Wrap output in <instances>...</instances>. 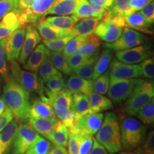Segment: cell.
Segmentation results:
<instances>
[{
  "instance_id": "17",
  "label": "cell",
  "mask_w": 154,
  "mask_h": 154,
  "mask_svg": "<svg viewBox=\"0 0 154 154\" xmlns=\"http://www.w3.org/2000/svg\"><path fill=\"white\" fill-rule=\"evenodd\" d=\"M49 54L50 51L44 45V44H38L29 56L24 64V69L29 72H38L42 62Z\"/></svg>"
},
{
  "instance_id": "31",
  "label": "cell",
  "mask_w": 154,
  "mask_h": 154,
  "mask_svg": "<svg viewBox=\"0 0 154 154\" xmlns=\"http://www.w3.org/2000/svg\"><path fill=\"white\" fill-rule=\"evenodd\" d=\"M99 57V53L98 51L94 53V54H92L91 57L88 58L85 62L83 63L82 66L75 69L72 72L76 76L81 77L82 79H92L94 72V69H95L96 61H97Z\"/></svg>"
},
{
  "instance_id": "8",
  "label": "cell",
  "mask_w": 154,
  "mask_h": 154,
  "mask_svg": "<svg viewBox=\"0 0 154 154\" xmlns=\"http://www.w3.org/2000/svg\"><path fill=\"white\" fill-rule=\"evenodd\" d=\"M104 114L102 113H89L79 117L69 132L75 134L94 136L103 122Z\"/></svg>"
},
{
  "instance_id": "42",
  "label": "cell",
  "mask_w": 154,
  "mask_h": 154,
  "mask_svg": "<svg viewBox=\"0 0 154 154\" xmlns=\"http://www.w3.org/2000/svg\"><path fill=\"white\" fill-rule=\"evenodd\" d=\"M73 15L79 19V21L83 19L93 17L91 5L88 0H77L76 7Z\"/></svg>"
},
{
  "instance_id": "29",
  "label": "cell",
  "mask_w": 154,
  "mask_h": 154,
  "mask_svg": "<svg viewBox=\"0 0 154 154\" xmlns=\"http://www.w3.org/2000/svg\"><path fill=\"white\" fill-rule=\"evenodd\" d=\"M53 111L54 112L55 116L61 122L66 126L67 128H71L76 124L79 117L73 111L72 109L59 106L55 104H51Z\"/></svg>"
},
{
  "instance_id": "45",
  "label": "cell",
  "mask_w": 154,
  "mask_h": 154,
  "mask_svg": "<svg viewBox=\"0 0 154 154\" xmlns=\"http://www.w3.org/2000/svg\"><path fill=\"white\" fill-rule=\"evenodd\" d=\"M86 37V35L76 36H74V38H72V39L66 44L64 49H63V54L66 57H70V56L74 54L76 49L84 43V41H85Z\"/></svg>"
},
{
  "instance_id": "47",
  "label": "cell",
  "mask_w": 154,
  "mask_h": 154,
  "mask_svg": "<svg viewBox=\"0 0 154 154\" xmlns=\"http://www.w3.org/2000/svg\"><path fill=\"white\" fill-rule=\"evenodd\" d=\"M142 71V76L153 79L154 78V59L153 57H149L141 61L140 65Z\"/></svg>"
},
{
  "instance_id": "61",
  "label": "cell",
  "mask_w": 154,
  "mask_h": 154,
  "mask_svg": "<svg viewBox=\"0 0 154 154\" xmlns=\"http://www.w3.org/2000/svg\"><path fill=\"white\" fill-rule=\"evenodd\" d=\"M3 79L2 77L1 74H0V92L2 91V83H3Z\"/></svg>"
},
{
  "instance_id": "41",
  "label": "cell",
  "mask_w": 154,
  "mask_h": 154,
  "mask_svg": "<svg viewBox=\"0 0 154 154\" xmlns=\"http://www.w3.org/2000/svg\"><path fill=\"white\" fill-rule=\"evenodd\" d=\"M44 84L46 85V88H44V93H58L66 88V82L62 75L54 76L47 80Z\"/></svg>"
},
{
  "instance_id": "40",
  "label": "cell",
  "mask_w": 154,
  "mask_h": 154,
  "mask_svg": "<svg viewBox=\"0 0 154 154\" xmlns=\"http://www.w3.org/2000/svg\"><path fill=\"white\" fill-rule=\"evenodd\" d=\"M57 1V0H33L29 9L34 14L42 18Z\"/></svg>"
},
{
  "instance_id": "36",
  "label": "cell",
  "mask_w": 154,
  "mask_h": 154,
  "mask_svg": "<svg viewBox=\"0 0 154 154\" xmlns=\"http://www.w3.org/2000/svg\"><path fill=\"white\" fill-rule=\"evenodd\" d=\"M107 13L111 16L126 17L132 14L129 0H115L111 8L106 9Z\"/></svg>"
},
{
  "instance_id": "22",
  "label": "cell",
  "mask_w": 154,
  "mask_h": 154,
  "mask_svg": "<svg viewBox=\"0 0 154 154\" xmlns=\"http://www.w3.org/2000/svg\"><path fill=\"white\" fill-rule=\"evenodd\" d=\"M77 0H57L44 14H52L56 16H68L74 14L76 7Z\"/></svg>"
},
{
  "instance_id": "19",
  "label": "cell",
  "mask_w": 154,
  "mask_h": 154,
  "mask_svg": "<svg viewBox=\"0 0 154 154\" xmlns=\"http://www.w3.org/2000/svg\"><path fill=\"white\" fill-rule=\"evenodd\" d=\"M58 121L59 119L57 117L51 119L29 117L28 119V124L38 134H40L44 138L47 139Z\"/></svg>"
},
{
  "instance_id": "43",
  "label": "cell",
  "mask_w": 154,
  "mask_h": 154,
  "mask_svg": "<svg viewBox=\"0 0 154 154\" xmlns=\"http://www.w3.org/2000/svg\"><path fill=\"white\" fill-rule=\"evenodd\" d=\"M136 154H154V133L153 131L148 134L144 141L135 149Z\"/></svg>"
},
{
  "instance_id": "15",
  "label": "cell",
  "mask_w": 154,
  "mask_h": 154,
  "mask_svg": "<svg viewBox=\"0 0 154 154\" xmlns=\"http://www.w3.org/2000/svg\"><path fill=\"white\" fill-rule=\"evenodd\" d=\"M33 25L44 41H53L70 35V31L62 30L51 26L46 22L44 17L34 22Z\"/></svg>"
},
{
  "instance_id": "28",
  "label": "cell",
  "mask_w": 154,
  "mask_h": 154,
  "mask_svg": "<svg viewBox=\"0 0 154 154\" xmlns=\"http://www.w3.org/2000/svg\"><path fill=\"white\" fill-rule=\"evenodd\" d=\"M101 44V39L95 34H88L86 35L85 41L76 49L74 54H75L83 55L94 54V53L97 52Z\"/></svg>"
},
{
  "instance_id": "46",
  "label": "cell",
  "mask_w": 154,
  "mask_h": 154,
  "mask_svg": "<svg viewBox=\"0 0 154 154\" xmlns=\"http://www.w3.org/2000/svg\"><path fill=\"white\" fill-rule=\"evenodd\" d=\"M79 135V154H87L91 151L94 143V138L89 135Z\"/></svg>"
},
{
  "instance_id": "52",
  "label": "cell",
  "mask_w": 154,
  "mask_h": 154,
  "mask_svg": "<svg viewBox=\"0 0 154 154\" xmlns=\"http://www.w3.org/2000/svg\"><path fill=\"white\" fill-rule=\"evenodd\" d=\"M139 12L143 15L147 22L151 24H153L154 22V2H152L149 4L143 9H140Z\"/></svg>"
},
{
  "instance_id": "34",
  "label": "cell",
  "mask_w": 154,
  "mask_h": 154,
  "mask_svg": "<svg viewBox=\"0 0 154 154\" xmlns=\"http://www.w3.org/2000/svg\"><path fill=\"white\" fill-rule=\"evenodd\" d=\"M38 73H39V81L42 84H44L47 80L54 76L62 75L61 73L59 72L54 66L51 58H50V54L47 56L42 62L38 69Z\"/></svg>"
},
{
  "instance_id": "10",
  "label": "cell",
  "mask_w": 154,
  "mask_h": 154,
  "mask_svg": "<svg viewBox=\"0 0 154 154\" xmlns=\"http://www.w3.org/2000/svg\"><path fill=\"white\" fill-rule=\"evenodd\" d=\"M38 134L29 124L22 123L18 126L13 140L11 154H24L37 137Z\"/></svg>"
},
{
  "instance_id": "55",
  "label": "cell",
  "mask_w": 154,
  "mask_h": 154,
  "mask_svg": "<svg viewBox=\"0 0 154 154\" xmlns=\"http://www.w3.org/2000/svg\"><path fill=\"white\" fill-rule=\"evenodd\" d=\"M87 154H109L106 150L104 149L103 146L99 143L97 140L96 139H94L93 146H92L91 151Z\"/></svg>"
},
{
  "instance_id": "38",
  "label": "cell",
  "mask_w": 154,
  "mask_h": 154,
  "mask_svg": "<svg viewBox=\"0 0 154 154\" xmlns=\"http://www.w3.org/2000/svg\"><path fill=\"white\" fill-rule=\"evenodd\" d=\"M109 84H110V74H109V71H106L95 80H93L91 91L103 95L107 94Z\"/></svg>"
},
{
  "instance_id": "1",
  "label": "cell",
  "mask_w": 154,
  "mask_h": 154,
  "mask_svg": "<svg viewBox=\"0 0 154 154\" xmlns=\"http://www.w3.org/2000/svg\"><path fill=\"white\" fill-rule=\"evenodd\" d=\"M2 99L6 107L17 121L21 122L28 121L30 117L29 93L14 79L9 78L4 85Z\"/></svg>"
},
{
  "instance_id": "5",
  "label": "cell",
  "mask_w": 154,
  "mask_h": 154,
  "mask_svg": "<svg viewBox=\"0 0 154 154\" xmlns=\"http://www.w3.org/2000/svg\"><path fill=\"white\" fill-rule=\"evenodd\" d=\"M9 69L12 75V79H14L19 85L22 86L29 93L35 92L42 99H48L44 94V89L42 86L43 84L40 82L36 72L22 70L16 60L9 61Z\"/></svg>"
},
{
  "instance_id": "30",
  "label": "cell",
  "mask_w": 154,
  "mask_h": 154,
  "mask_svg": "<svg viewBox=\"0 0 154 154\" xmlns=\"http://www.w3.org/2000/svg\"><path fill=\"white\" fill-rule=\"evenodd\" d=\"M51 104H55L59 106L71 109L72 102V93L68 88L55 94L44 93Z\"/></svg>"
},
{
  "instance_id": "49",
  "label": "cell",
  "mask_w": 154,
  "mask_h": 154,
  "mask_svg": "<svg viewBox=\"0 0 154 154\" xmlns=\"http://www.w3.org/2000/svg\"><path fill=\"white\" fill-rule=\"evenodd\" d=\"M19 0H0V20L3 17L18 7Z\"/></svg>"
},
{
  "instance_id": "58",
  "label": "cell",
  "mask_w": 154,
  "mask_h": 154,
  "mask_svg": "<svg viewBox=\"0 0 154 154\" xmlns=\"http://www.w3.org/2000/svg\"><path fill=\"white\" fill-rule=\"evenodd\" d=\"M33 0H19L18 7L19 9H25L29 8L31 4H32Z\"/></svg>"
},
{
  "instance_id": "24",
  "label": "cell",
  "mask_w": 154,
  "mask_h": 154,
  "mask_svg": "<svg viewBox=\"0 0 154 154\" xmlns=\"http://www.w3.org/2000/svg\"><path fill=\"white\" fill-rule=\"evenodd\" d=\"M93 80L85 79L76 75H72L67 80L66 86L74 94H84L88 95L91 91Z\"/></svg>"
},
{
  "instance_id": "59",
  "label": "cell",
  "mask_w": 154,
  "mask_h": 154,
  "mask_svg": "<svg viewBox=\"0 0 154 154\" xmlns=\"http://www.w3.org/2000/svg\"><path fill=\"white\" fill-rule=\"evenodd\" d=\"M6 109V105L4 102V100L0 97V115H2L4 113V111H5Z\"/></svg>"
},
{
  "instance_id": "39",
  "label": "cell",
  "mask_w": 154,
  "mask_h": 154,
  "mask_svg": "<svg viewBox=\"0 0 154 154\" xmlns=\"http://www.w3.org/2000/svg\"><path fill=\"white\" fill-rule=\"evenodd\" d=\"M50 58L54 66L59 72L66 75H70L72 74V72L67 63L66 57L62 53L57 52V51H50Z\"/></svg>"
},
{
  "instance_id": "44",
  "label": "cell",
  "mask_w": 154,
  "mask_h": 154,
  "mask_svg": "<svg viewBox=\"0 0 154 154\" xmlns=\"http://www.w3.org/2000/svg\"><path fill=\"white\" fill-rule=\"evenodd\" d=\"M74 38L72 35H69L65 37L57 38V39L53 40V41H44V45L51 51H57V52H61L64 49L66 44Z\"/></svg>"
},
{
  "instance_id": "4",
  "label": "cell",
  "mask_w": 154,
  "mask_h": 154,
  "mask_svg": "<svg viewBox=\"0 0 154 154\" xmlns=\"http://www.w3.org/2000/svg\"><path fill=\"white\" fill-rule=\"evenodd\" d=\"M154 84L153 81L143 82L134 89L126 101L124 111L127 116H135L140 108L147 104L153 99Z\"/></svg>"
},
{
  "instance_id": "37",
  "label": "cell",
  "mask_w": 154,
  "mask_h": 154,
  "mask_svg": "<svg viewBox=\"0 0 154 154\" xmlns=\"http://www.w3.org/2000/svg\"><path fill=\"white\" fill-rule=\"evenodd\" d=\"M135 116L143 124L153 125L154 123V99H153L147 104L140 108Z\"/></svg>"
},
{
  "instance_id": "51",
  "label": "cell",
  "mask_w": 154,
  "mask_h": 154,
  "mask_svg": "<svg viewBox=\"0 0 154 154\" xmlns=\"http://www.w3.org/2000/svg\"><path fill=\"white\" fill-rule=\"evenodd\" d=\"M0 74L5 82L9 79L8 69H7V63H6L5 51L1 45H0Z\"/></svg>"
},
{
  "instance_id": "32",
  "label": "cell",
  "mask_w": 154,
  "mask_h": 154,
  "mask_svg": "<svg viewBox=\"0 0 154 154\" xmlns=\"http://www.w3.org/2000/svg\"><path fill=\"white\" fill-rule=\"evenodd\" d=\"M71 109L79 117L89 113V99L88 95L84 94H74Z\"/></svg>"
},
{
  "instance_id": "3",
  "label": "cell",
  "mask_w": 154,
  "mask_h": 154,
  "mask_svg": "<svg viewBox=\"0 0 154 154\" xmlns=\"http://www.w3.org/2000/svg\"><path fill=\"white\" fill-rule=\"evenodd\" d=\"M121 144L125 149L131 151L145 140L147 128L137 119L127 117L121 121Z\"/></svg>"
},
{
  "instance_id": "35",
  "label": "cell",
  "mask_w": 154,
  "mask_h": 154,
  "mask_svg": "<svg viewBox=\"0 0 154 154\" xmlns=\"http://www.w3.org/2000/svg\"><path fill=\"white\" fill-rule=\"evenodd\" d=\"M51 146V143L49 140L38 135L24 154H48Z\"/></svg>"
},
{
  "instance_id": "25",
  "label": "cell",
  "mask_w": 154,
  "mask_h": 154,
  "mask_svg": "<svg viewBox=\"0 0 154 154\" xmlns=\"http://www.w3.org/2000/svg\"><path fill=\"white\" fill-rule=\"evenodd\" d=\"M99 22L100 19L95 17H88L81 19L80 22L76 23L70 30V35L74 37L76 36H85L93 34Z\"/></svg>"
},
{
  "instance_id": "26",
  "label": "cell",
  "mask_w": 154,
  "mask_h": 154,
  "mask_svg": "<svg viewBox=\"0 0 154 154\" xmlns=\"http://www.w3.org/2000/svg\"><path fill=\"white\" fill-rule=\"evenodd\" d=\"M68 128L59 120L55 124L47 140H49L51 143L55 144V145L62 146L66 147L67 146V142H68Z\"/></svg>"
},
{
  "instance_id": "33",
  "label": "cell",
  "mask_w": 154,
  "mask_h": 154,
  "mask_svg": "<svg viewBox=\"0 0 154 154\" xmlns=\"http://www.w3.org/2000/svg\"><path fill=\"white\" fill-rule=\"evenodd\" d=\"M113 58L112 50L106 48L96 61L92 80H95L107 70Z\"/></svg>"
},
{
  "instance_id": "60",
  "label": "cell",
  "mask_w": 154,
  "mask_h": 154,
  "mask_svg": "<svg viewBox=\"0 0 154 154\" xmlns=\"http://www.w3.org/2000/svg\"><path fill=\"white\" fill-rule=\"evenodd\" d=\"M116 154H136L134 152H131V151H119V153H117Z\"/></svg>"
},
{
  "instance_id": "56",
  "label": "cell",
  "mask_w": 154,
  "mask_h": 154,
  "mask_svg": "<svg viewBox=\"0 0 154 154\" xmlns=\"http://www.w3.org/2000/svg\"><path fill=\"white\" fill-rule=\"evenodd\" d=\"M90 5L101 6L106 9L111 8L115 0H88Z\"/></svg>"
},
{
  "instance_id": "11",
  "label": "cell",
  "mask_w": 154,
  "mask_h": 154,
  "mask_svg": "<svg viewBox=\"0 0 154 154\" xmlns=\"http://www.w3.org/2000/svg\"><path fill=\"white\" fill-rule=\"evenodd\" d=\"M115 55L117 60L121 62L135 64L151 57L153 55V52L149 45L143 44L131 49L116 51Z\"/></svg>"
},
{
  "instance_id": "7",
  "label": "cell",
  "mask_w": 154,
  "mask_h": 154,
  "mask_svg": "<svg viewBox=\"0 0 154 154\" xmlns=\"http://www.w3.org/2000/svg\"><path fill=\"white\" fill-rule=\"evenodd\" d=\"M147 39L148 38L141 32L124 27L122 34L116 41L105 44L104 47L116 51H122L145 44Z\"/></svg>"
},
{
  "instance_id": "48",
  "label": "cell",
  "mask_w": 154,
  "mask_h": 154,
  "mask_svg": "<svg viewBox=\"0 0 154 154\" xmlns=\"http://www.w3.org/2000/svg\"><path fill=\"white\" fill-rule=\"evenodd\" d=\"M91 55H83V54H73L70 57H66V61L69 66L70 67L72 72L79 68L84 63Z\"/></svg>"
},
{
  "instance_id": "16",
  "label": "cell",
  "mask_w": 154,
  "mask_h": 154,
  "mask_svg": "<svg viewBox=\"0 0 154 154\" xmlns=\"http://www.w3.org/2000/svg\"><path fill=\"white\" fill-rule=\"evenodd\" d=\"M29 116L32 118L42 119H51L56 117L49 100L42 98H36L31 102Z\"/></svg>"
},
{
  "instance_id": "18",
  "label": "cell",
  "mask_w": 154,
  "mask_h": 154,
  "mask_svg": "<svg viewBox=\"0 0 154 154\" xmlns=\"http://www.w3.org/2000/svg\"><path fill=\"white\" fill-rule=\"evenodd\" d=\"M18 121L12 120L0 131V154H10Z\"/></svg>"
},
{
  "instance_id": "13",
  "label": "cell",
  "mask_w": 154,
  "mask_h": 154,
  "mask_svg": "<svg viewBox=\"0 0 154 154\" xmlns=\"http://www.w3.org/2000/svg\"><path fill=\"white\" fill-rule=\"evenodd\" d=\"M42 41V37L32 24L27 25L22 50L18 58L19 62L24 65L30 54Z\"/></svg>"
},
{
  "instance_id": "9",
  "label": "cell",
  "mask_w": 154,
  "mask_h": 154,
  "mask_svg": "<svg viewBox=\"0 0 154 154\" xmlns=\"http://www.w3.org/2000/svg\"><path fill=\"white\" fill-rule=\"evenodd\" d=\"M26 28L20 27L8 36L0 41L5 51V57L8 61L18 60L24 42Z\"/></svg>"
},
{
  "instance_id": "54",
  "label": "cell",
  "mask_w": 154,
  "mask_h": 154,
  "mask_svg": "<svg viewBox=\"0 0 154 154\" xmlns=\"http://www.w3.org/2000/svg\"><path fill=\"white\" fill-rule=\"evenodd\" d=\"M13 120V115L11 111L6 107L5 111L2 115H0V131L6 126H7Z\"/></svg>"
},
{
  "instance_id": "27",
  "label": "cell",
  "mask_w": 154,
  "mask_h": 154,
  "mask_svg": "<svg viewBox=\"0 0 154 154\" xmlns=\"http://www.w3.org/2000/svg\"><path fill=\"white\" fill-rule=\"evenodd\" d=\"M44 19L50 25L56 28L60 29L62 30L70 31L74 27V25L79 22V19L76 18L74 15L72 16H52L44 17Z\"/></svg>"
},
{
  "instance_id": "14",
  "label": "cell",
  "mask_w": 154,
  "mask_h": 154,
  "mask_svg": "<svg viewBox=\"0 0 154 154\" xmlns=\"http://www.w3.org/2000/svg\"><path fill=\"white\" fill-rule=\"evenodd\" d=\"M123 29L114 23L106 20H100L94 34L106 43H112L120 37Z\"/></svg>"
},
{
  "instance_id": "23",
  "label": "cell",
  "mask_w": 154,
  "mask_h": 154,
  "mask_svg": "<svg viewBox=\"0 0 154 154\" xmlns=\"http://www.w3.org/2000/svg\"><path fill=\"white\" fill-rule=\"evenodd\" d=\"M89 99V113H101L113 108V103L101 94L91 91L88 94Z\"/></svg>"
},
{
  "instance_id": "21",
  "label": "cell",
  "mask_w": 154,
  "mask_h": 154,
  "mask_svg": "<svg viewBox=\"0 0 154 154\" xmlns=\"http://www.w3.org/2000/svg\"><path fill=\"white\" fill-rule=\"evenodd\" d=\"M20 28L16 9L9 11L0 20V41Z\"/></svg>"
},
{
  "instance_id": "57",
  "label": "cell",
  "mask_w": 154,
  "mask_h": 154,
  "mask_svg": "<svg viewBox=\"0 0 154 154\" xmlns=\"http://www.w3.org/2000/svg\"><path fill=\"white\" fill-rule=\"evenodd\" d=\"M48 154H68V151L64 146L52 144Z\"/></svg>"
},
{
  "instance_id": "12",
  "label": "cell",
  "mask_w": 154,
  "mask_h": 154,
  "mask_svg": "<svg viewBox=\"0 0 154 154\" xmlns=\"http://www.w3.org/2000/svg\"><path fill=\"white\" fill-rule=\"evenodd\" d=\"M110 80L134 79L142 76L140 65L128 64L113 59L109 69Z\"/></svg>"
},
{
  "instance_id": "20",
  "label": "cell",
  "mask_w": 154,
  "mask_h": 154,
  "mask_svg": "<svg viewBox=\"0 0 154 154\" xmlns=\"http://www.w3.org/2000/svg\"><path fill=\"white\" fill-rule=\"evenodd\" d=\"M151 25L147 22L139 11H136L125 17V27L133 29L138 32L150 35L153 34V31L150 29Z\"/></svg>"
},
{
  "instance_id": "53",
  "label": "cell",
  "mask_w": 154,
  "mask_h": 154,
  "mask_svg": "<svg viewBox=\"0 0 154 154\" xmlns=\"http://www.w3.org/2000/svg\"><path fill=\"white\" fill-rule=\"evenodd\" d=\"M152 2H153V0H129L132 14L140 11Z\"/></svg>"
},
{
  "instance_id": "6",
  "label": "cell",
  "mask_w": 154,
  "mask_h": 154,
  "mask_svg": "<svg viewBox=\"0 0 154 154\" xmlns=\"http://www.w3.org/2000/svg\"><path fill=\"white\" fill-rule=\"evenodd\" d=\"M143 79H127L110 80L108 96L113 103H121L126 101L134 89L140 85Z\"/></svg>"
},
{
  "instance_id": "50",
  "label": "cell",
  "mask_w": 154,
  "mask_h": 154,
  "mask_svg": "<svg viewBox=\"0 0 154 154\" xmlns=\"http://www.w3.org/2000/svg\"><path fill=\"white\" fill-rule=\"evenodd\" d=\"M67 146H68V151H67L68 154H79V135L69 132Z\"/></svg>"
},
{
  "instance_id": "2",
  "label": "cell",
  "mask_w": 154,
  "mask_h": 154,
  "mask_svg": "<svg viewBox=\"0 0 154 154\" xmlns=\"http://www.w3.org/2000/svg\"><path fill=\"white\" fill-rule=\"evenodd\" d=\"M95 135V139L109 154H116L122 150L120 125L116 113H106L101 126Z\"/></svg>"
}]
</instances>
